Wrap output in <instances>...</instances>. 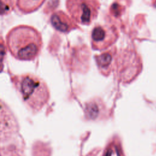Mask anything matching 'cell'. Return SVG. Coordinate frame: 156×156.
Wrapping results in <instances>:
<instances>
[{
  "label": "cell",
  "mask_w": 156,
  "mask_h": 156,
  "mask_svg": "<svg viewBox=\"0 0 156 156\" xmlns=\"http://www.w3.org/2000/svg\"><path fill=\"white\" fill-rule=\"evenodd\" d=\"M6 43L12 55L23 61L35 59L43 44L41 34L34 27L27 25L12 29L6 36Z\"/></svg>",
  "instance_id": "6da1fadb"
},
{
  "label": "cell",
  "mask_w": 156,
  "mask_h": 156,
  "mask_svg": "<svg viewBox=\"0 0 156 156\" xmlns=\"http://www.w3.org/2000/svg\"><path fill=\"white\" fill-rule=\"evenodd\" d=\"M16 90L23 101L30 108L38 109L46 103L49 97L46 83L40 77L25 73L12 77Z\"/></svg>",
  "instance_id": "7a4b0ae2"
},
{
  "label": "cell",
  "mask_w": 156,
  "mask_h": 156,
  "mask_svg": "<svg viewBox=\"0 0 156 156\" xmlns=\"http://www.w3.org/2000/svg\"><path fill=\"white\" fill-rule=\"evenodd\" d=\"M66 7L72 19L80 24L89 25L98 15V0H66Z\"/></svg>",
  "instance_id": "3957f363"
},
{
  "label": "cell",
  "mask_w": 156,
  "mask_h": 156,
  "mask_svg": "<svg viewBox=\"0 0 156 156\" xmlns=\"http://www.w3.org/2000/svg\"><path fill=\"white\" fill-rule=\"evenodd\" d=\"M118 38V32L113 26L97 25L91 34L92 48L101 51L113 44Z\"/></svg>",
  "instance_id": "277c9868"
},
{
  "label": "cell",
  "mask_w": 156,
  "mask_h": 156,
  "mask_svg": "<svg viewBox=\"0 0 156 156\" xmlns=\"http://www.w3.org/2000/svg\"><path fill=\"white\" fill-rule=\"evenodd\" d=\"M50 21L52 26L61 32H69L78 27L72 18L68 16L62 10L54 12L51 16Z\"/></svg>",
  "instance_id": "5b68a950"
},
{
  "label": "cell",
  "mask_w": 156,
  "mask_h": 156,
  "mask_svg": "<svg viewBox=\"0 0 156 156\" xmlns=\"http://www.w3.org/2000/svg\"><path fill=\"white\" fill-rule=\"evenodd\" d=\"M116 52L114 46L94 57L99 71L104 76H108L113 68Z\"/></svg>",
  "instance_id": "8992f818"
},
{
  "label": "cell",
  "mask_w": 156,
  "mask_h": 156,
  "mask_svg": "<svg viewBox=\"0 0 156 156\" xmlns=\"http://www.w3.org/2000/svg\"><path fill=\"white\" fill-rule=\"evenodd\" d=\"M46 0H16L18 9L24 13H29L36 11Z\"/></svg>",
  "instance_id": "52a82bcc"
},
{
  "label": "cell",
  "mask_w": 156,
  "mask_h": 156,
  "mask_svg": "<svg viewBox=\"0 0 156 156\" xmlns=\"http://www.w3.org/2000/svg\"><path fill=\"white\" fill-rule=\"evenodd\" d=\"M14 7L13 0H1V15L10 12Z\"/></svg>",
  "instance_id": "ba28073f"
},
{
  "label": "cell",
  "mask_w": 156,
  "mask_h": 156,
  "mask_svg": "<svg viewBox=\"0 0 156 156\" xmlns=\"http://www.w3.org/2000/svg\"><path fill=\"white\" fill-rule=\"evenodd\" d=\"M98 105L96 102H91L87 105V112L88 115H90L91 117H95L99 112Z\"/></svg>",
  "instance_id": "9c48e42d"
}]
</instances>
